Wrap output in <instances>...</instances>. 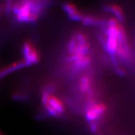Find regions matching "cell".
<instances>
[{
  "label": "cell",
  "mask_w": 135,
  "mask_h": 135,
  "mask_svg": "<svg viewBox=\"0 0 135 135\" xmlns=\"http://www.w3.org/2000/svg\"><path fill=\"white\" fill-rule=\"evenodd\" d=\"M98 135H102V134H98Z\"/></svg>",
  "instance_id": "cell-18"
},
{
  "label": "cell",
  "mask_w": 135,
  "mask_h": 135,
  "mask_svg": "<svg viewBox=\"0 0 135 135\" xmlns=\"http://www.w3.org/2000/svg\"><path fill=\"white\" fill-rule=\"evenodd\" d=\"M63 9L64 11L66 13L68 16H71L74 15L77 11H78L76 6L75 4L70 3H65L63 4Z\"/></svg>",
  "instance_id": "cell-9"
},
{
  "label": "cell",
  "mask_w": 135,
  "mask_h": 135,
  "mask_svg": "<svg viewBox=\"0 0 135 135\" xmlns=\"http://www.w3.org/2000/svg\"><path fill=\"white\" fill-rule=\"evenodd\" d=\"M0 135H1V133H0Z\"/></svg>",
  "instance_id": "cell-19"
},
{
  "label": "cell",
  "mask_w": 135,
  "mask_h": 135,
  "mask_svg": "<svg viewBox=\"0 0 135 135\" xmlns=\"http://www.w3.org/2000/svg\"><path fill=\"white\" fill-rule=\"evenodd\" d=\"M23 61L26 66L35 65L40 61V55L33 45L29 41H25L22 47Z\"/></svg>",
  "instance_id": "cell-1"
},
{
  "label": "cell",
  "mask_w": 135,
  "mask_h": 135,
  "mask_svg": "<svg viewBox=\"0 0 135 135\" xmlns=\"http://www.w3.org/2000/svg\"><path fill=\"white\" fill-rule=\"evenodd\" d=\"M51 95L50 93H49L46 89L43 91V92L41 94V103L43 104V106H45L48 104L49 98Z\"/></svg>",
  "instance_id": "cell-11"
},
{
  "label": "cell",
  "mask_w": 135,
  "mask_h": 135,
  "mask_svg": "<svg viewBox=\"0 0 135 135\" xmlns=\"http://www.w3.org/2000/svg\"><path fill=\"white\" fill-rule=\"evenodd\" d=\"M77 47V41L76 40V38L74 36L71 37V38L69 40L67 45V50L68 52L69 55H72L75 53L76 49Z\"/></svg>",
  "instance_id": "cell-10"
},
{
  "label": "cell",
  "mask_w": 135,
  "mask_h": 135,
  "mask_svg": "<svg viewBox=\"0 0 135 135\" xmlns=\"http://www.w3.org/2000/svg\"><path fill=\"white\" fill-rule=\"evenodd\" d=\"M82 23L84 26H106L107 21L96 16L91 15H84L81 20Z\"/></svg>",
  "instance_id": "cell-4"
},
{
  "label": "cell",
  "mask_w": 135,
  "mask_h": 135,
  "mask_svg": "<svg viewBox=\"0 0 135 135\" xmlns=\"http://www.w3.org/2000/svg\"><path fill=\"white\" fill-rule=\"evenodd\" d=\"M115 71L116 73V74L119 76H125L126 75L125 70H124L123 68H122L121 67H119V66L116 67Z\"/></svg>",
  "instance_id": "cell-17"
},
{
  "label": "cell",
  "mask_w": 135,
  "mask_h": 135,
  "mask_svg": "<svg viewBox=\"0 0 135 135\" xmlns=\"http://www.w3.org/2000/svg\"><path fill=\"white\" fill-rule=\"evenodd\" d=\"M48 104L51 106L59 114H61L65 111V106L62 101L58 98L51 94L49 98Z\"/></svg>",
  "instance_id": "cell-6"
},
{
  "label": "cell",
  "mask_w": 135,
  "mask_h": 135,
  "mask_svg": "<svg viewBox=\"0 0 135 135\" xmlns=\"http://www.w3.org/2000/svg\"><path fill=\"white\" fill-rule=\"evenodd\" d=\"M91 89V80L88 76H84L80 80V91L82 93L90 92Z\"/></svg>",
  "instance_id": "cell-8"
},
{
  "label": "cell",
  "mask_w": 135,
  "mask_h": 135,
  "mask_svg": "<svg viewBox=\"0 0 135 135\" xmlns=\"http://www.w3.org/2000/svg\"><path fill=\"white\" fill-rule=\"evenodd\" d=\"M13 1H6L5 2V5L4 6V11L6 13V15H9L10 12L11 11V8H12Z\"/></svg>",
  "instance_id": "cell-15"
},
{
  "label": "cell",
  "mask_w": 135,
  "mask_h": 135,
  "mask_svg": "<svg viewBox=\"0 0 135 135\" xmlns=\"http://www.w3.org/2000/svg\"><path fill=\"white\" fill-rule=\"evenodd\" d=\"M104 11L112 13L115 16L118 21H123L124 20V14L123 10L119 6L115 4L105 5L104 7Z\"/></svg>",
  "instance_id": "cell-5"
},
{
  "label": "cell",
  "mask_w": 135,
  "mask_h": 135,
  "mask_svg": "<svg viewBox=\"0 0 135 135\" xmlns=\"http://www.w3.org/2000/svg\"><path fill=\"white\" fill-rule=\"evenodd\" d=\"M116 56L118 59L123 61H128L130 59V47L127 42L124 43H118L116 51Z\"/></svg>",
  "instance_id": "cell-2"
},
{
  "label": "cell",
  "mask_w": 135,
  "mask_h": 135,
  "mask_svg": "<svg viewBox=\"0 0 135 135\" xmlns=\"http://www.w3.org/2000/svg\"><path fill=\"white\" fill-rule=\"evenodd\" d=\"M91 59L88 55L85 56L83 58L79 59L78 60L73 63V70L76 71H80L81 70L86 68L90 65Z\"/></svg>",
  "instance_id": "cell-7"
},
{
  "label": "cell",
  "mask_w": 135,
  "mask_h": 135,
  "mask_svg": "<svg viewBox=\"0 0 135 135\" xmlns=\"http://www.w3.org/2000/svg\"><path fill=\"white\" fill-rule=\"evenodd\" d=\"M89 128L90 129V131L93 134H96L98 132L99 130V126L98 124L95 121H93V122L89 123Z\"/></svg>",
  "instance_id": "cell-14"
},
{
  "label": "cell",
  "mask_w": 135,
  "mask_h": 135,
  "mask_svg": "<svg viewBox=\"0 0 135 135\" xmlns=\"http://www.w3.org/2000/svg\"><path fill=\"white\" fill-rule=\"evenodd\" d=\"M26 66V64H25L23 60L11 64L10 65L3 68V69L0 70V78H2L6 76L13 73V72L16 71L17 70H19L20 69L23 68Z\"/></svg>",
  "instance_id": "cell-3"
},
{
  "label": "cell",
  "mask_w": 135,
  "mask_h": 135,
  "mask_svg": "<svg viewBox=\"0 0 135 135\" xmlns=\"http://www.w3.org/2000/svg\"><path fill=\"white\" fill-rule=\"evenodd\" d=\"M83 16H84V15L78 11H77L76 13H75L74 15L69 16V18H70V19L71 20H73V21H81Z\"/></svg>",
  "instance_id": "cell-13"
},
{
  "label": "cell",
  "mask_w": 135,
  "mask_h": 135,
  "mask_svg": "<svg viewBox=\"0 0 135 135\" xmlns=\"http://www.w3.org/2000/svg\"><path fill=\"white\" fill-rule=\"evenodd\" d=\"M45 106V109H46V110L47 112H48V113L50 114V116H53V117H59V116H60V114H59L56 111L55 109H54L53 108L51 107V106H50V105H49L48 104H46Z\"/></svg>",
  "instance_id": "cell-12"
},
{
  "label": "cell",
  "mask_w": 135,
  "mask_h": 135,
  "mask_svg": "<svg viewBox=\"0 0 135 135\" xmlns=\"http://www.w3.org/2000/svg\"><path fill=\"white\" fill-rule=\"evenodd\" d=\"M134 43H135V41H134Z\"/></svg>",
  "instance_id": "cell-20"
},
{
  "label": "cell",
  "mask_w": 135,
  "mask_h": 135,
  "mask_svg": "<svg viewBox=\"0 0 135 135\" xmlns=\"http://www.w3.org/2000/svg\"><path fill=\"white\" fill-rule=\"evenodd\" d=\"M28 98L25 94H21V93H15L13 95V99L16 101H21V100H25Z\"/></svg>",
  "instance_id": "cell-16"
}]
</instances>
